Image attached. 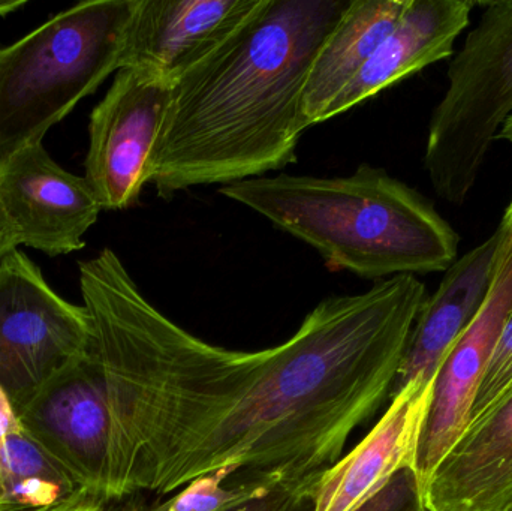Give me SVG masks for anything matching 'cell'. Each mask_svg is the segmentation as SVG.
I'll return each mask as SVG.
<instances>
[{
	"mask_svg": "<svg viewBox=\"0 0 512 511\" xmlns=\"http://www.w3.org/2000/svg\"><path fill=\"white\" fill-rule=\"evenodd\" d=\"M501 230L486 300L430 383L412 456V468L423 491L439 462L468 426L475 396L512 312V230L502 225Z\"/></svg>",
	"mask_w": 512,
	"mask_h": 511,
	"instance_id": "cell-7",
	"label": "cell"
},
{
	"mask_svg": "<svg viewBox=\"0 0 512 511\" xmlns=\"http://www.w3.org/2000/svg\"><path fill=\"white\" fill-rule=\"evenodd\" d=\"M140 0H89L0 47V165L62 122L123 66Z\"/></svg>",
	"mask_w": 512,
	"mask_h": 511,
	"instance_id": "cell-4",
	"label": "cell"
},
{
	"mask_svg": "<svg viewBox=\"0 0 512 511\" xmlns=\"http://www.w3.org/2000/svg\"><path fill=\"white\" fill-rule=\"evenodd\" d=\"M496 140H505L512 143V116L508 117L507 122L502 125L501 131L496 135Z\"/></svg>",
	"mask_w": 512,
	"mask_h": 511,
	"instance_id": "cell-24",
	"label": "cell"
},
{
	"mask_svg": "<svg viewBox=\"0 0 512 511\" xmlns=\"http://www.w3.org/2000/svg\"><path fill=\"white\" fill-rule=\"evenodd\" d=\"M0 207L20 245L50 257L83 249L102 210L87 180L60 167L42 144L0 165Z\"/></svg>",
	"mask_w": 512,
	"mask_h": 511,
	"instance_id": "cell-9",
	"label": "cell"
},
{
	"mask_svg": "<svg viewBox=\"0 0 512 511\" xmlns=\"http://www.w3.org/2000/svg\"><path fill=\"white\" fill-rule=\"evenodd\" d=\"M18 245H20V240L0 207V263L6 255L15 251Z\"/></svg>",
	"mask_w": 512,
	"mask_h": 511,
	"instance_id": "cell-22",
	"label": "cell"
},
{
	"mask_svg": "<svg viewBox=\"0 0 512 511\" xmlns=\"http://www.w3.org/2000/svg\"><path fill=\"white\" fill-rule=\"evenodd\" d=\"M0 477L12 511L51 506L78 491L65 470L29 434L0 389Z\"/></svg>",
	"mask_w": 512,
	"mask_h": 511,
	"instance_id": "cell-16",
	"label": "cell"
},
{
	"mask_svg": "<svg viewBox=\"0 0 512 511\" xmlns=\"http://www.w3.org/2000/svg\"><path fill=\"white\" fill-rule=\"evenodd\" d=\"M171 98L173 84L123 68L93 108L84 179L102 209H129L140 200Z\"/></svg>",
	"mask_w": 512,
	"mask_h": 511,
	"instance_id": "cell-8",
	"label": "cell"
},
{
	"mask_svg": "<svg viewBox=\"0 0 512 511\" xmlns=\"http://www.w3.org/2000/svg\"><path fill=\"white\" fill-rule=\"evenodd\" d=\"M429 387L414 381L391 399L370 434L316 482L312 511H354L400 468L412 465Z\"/></svg>",
	"mask_w": 512,
	"mask_h": 511,
	"instance_id": "cell-14",
	"label": "cell"
},
{
	"mask_svg": "<svg viewBox=\"0 0 512 511\" xmlns=\"http://www.w3.org/2000/svg\"><path fill=\"white\" fill-rule=\"evenodd\" d=\"M80 290L89 344L59 383L110 428L113 501L171 494L222 468L318 482L390 398L426 300L420 279L394 276L322 300L288 341L243 353L165 317L111 249L80 264Z\"/></svg>",
	"mask_w": 512,
	"mask_h": 511,
	"instance_id": "cell-1",
	"label": "cell"
},
{
	"mask_svg": "<svg viewBox=\"0 0 512 511\" xmlns=\"http://www.w3.org/2000/svg\"><path fill=\"white\" fill-rule=\"evenodd\" d=\"M354 511H426L423 489L412 465L400 468L378 492Z\"/></svg>",
	"mask_w": 512,
	"mask_h": 511,
	"instance_id": "cell-19",
	"label": "cell"
},
{
	"mask_svg": "<svg viewBox=\"0 0 512 511\" xmlns=\"http://www.w3.org/2000/svg\"><path fill=\"white\" fill-rule=\"evenodd\" d=\"M219 192L312 246L331 269L358 278L447 272L457 261L459 236L433 204L369 164L351 176L282 173Z\"/></svg>",
	"mask_w": 512,
	"mask_h": 511,
	"instance_id": "cell-3",
	"label": "cell"
},
{
	"mask_svg": "<svg viewBox=\"0 0 512 511\" xmlns=\"http://www.w3.org/2000/svg\"><path fill=\"white\" fill-rule=\"evenodd\" d=\"M0 511H12L11 507L8 506L6 501L5 488H3L2 477H0Z\"/></svg>",
	"mask_w": 512,
	"mask_h": 511,
	"instance_id": "cell-25",
	"label": "cell"
},
{
	"mask_svg": "<svg viewBox=\"0 0 512 511\" xmlns=\"http://www.w3.org/2000/svg\"><path fill=\"white\" fill-rule=\"evenodd\" d=\"M105 507H107V503L104 500L83 491V489H78L71 497L65 498L59 503L21 511H105Z\"/></svg>",
	"mask_w": 512,
	"mask_h": 511,
	"instance_id": "cell-21",
	"label": "cell"
},
{
	"mask_svg": "<svg viewBox=\"0 0 512 511\" xmlns=\"http://www.w3.org/2000/svg\"><path fill=\"white\" fill-rule=\"evenodd\" d=\"M502 227L511 228L512 230V201L508 206L507 212H505L504 219H502Z\"/></svg>",
	"mask_w": 512,
	"mask_h": 511,
	"instance_id": "cell-26",
	"label": "cell"
},
{
	"mask_svg": "<svg viewBox=\"0 0 512 511\" xmlns=\"http://www.w3.org/2000/svg\"><path fill=\"white\" fill-rule=\"evenodd\" d=\"M512 116V0L484 3L448 68V89L430 119L426 164L439 197L463 204L487 153Z\"/></svg>",
	"mask_w": 512,
	"mask_h": 511,
	"instance_id": "cell-5",
	"label": "cell"
},
{
	"mask_svg": "<svg viewBox=\"0 0 512 511\" xmlns=\"http://www.w3.org/2000/svg\"><path fill=\"white\" fill-rule=\"evenodd\" d=\"M408 3L409 0H352L310 66L303 90L307 128L324 122L330 105L393 32Z\"/></svg>",
	"mask_w": 512,
	"mask_h": 511,
	"instance_id": "cell-15",
	"label": "cell"
},
{
	"mask_svg": "<svg viewBox=\"0 0 512 511\" xmlns=\"http://www.w3.org/2000/svg\"><path fill=\"white\" fill-rule=\"evenodd\" d=\"M90 318L63 299L24 252L0 263V389L21 411L86 350Z\"/></svg>",
	"mask_w": 512,
	"mask_h": 511,
	"instance_id": "cell-6",
	"label": "cell"
},
{
	"mask_svg": "<svg viewBox=\"0 0 512 511\" xmlns=\"http://www.w3.org/2000/svg\"><path fill=\"white\" fill-rule=\"evenodd\" d=\"M26 5V0H0V17L17 12Z\"/></svg>",
	"mask_w": 512,
	"mask_h": 511,
	"instance_id": "cell-23",
	"label": "cell"
},
{
	"mask_svg": "<svg viewBox=\"0 0 512 511\" xmlns=\"http://www.w3.org/2000/svg\"><path fill=\"white\" fill-rule=\"evenodd\" d=\"M352 0H262L173 84L150 164L159 197L262 177L295 162L310 66Z\"/></svg>",
	"mask_w": 512,
	"mask_h": 511,
	"instance_id": "cell-2",
	"label": "cell"
},
{
	"mask_svg": "<svg viewBox=\"0 0 512 511\" xmlns=\"http://www.w3.org/2000/svg\"><path fill=\"white\" fill-rule=\"evenodd\" d=\"M315 485H276L254 500L227 511H312Z\"/></svg>",
	"mask_w": 512,
	"mask_h": 511,
	"instance_id": "cell-20",
	"label": "cell"
},
{
	"mask_svg": "<svg viewBox=\"0 0 512 511\" xmlns=\"http://www.w3.org/2000/svg\"><path fill=\"white\" fill-rule=\"evenodd\" d=\"M474 6L468 0H409L393 32L330 105L324 122L453 57L454 42L471 23Z\"/></svg>",
	"mask_w": 512,
	"mask_h": 511,
	"instance_id": "cell-13",
	"label": "cell"
},
{
	"mask_svg": "<svg viewBox=\"0 0 512 511\" xmlns=\"http://www.w3.org/2000/svg\"><path fill=\"white\" fill-rule=\"evenodd\" d=\"M502 511H512V500L507 504V506L504 507V510Z\"/></svg>",
	"mask_w": 512,
	"mask_h": 511,
	"instance_id": "cell-27",
	"label": "cell"
},
{
	"mask_svg": "<svg viewBox=\"0 0 512 511\" xmlns=\"http://www.w3.org/2000/svg\"><path fill=\"white\" fill-rule=\"evenodd\" d=\"M262 0H140L123 68L174 84L239 30Z\"/></svg>",
	"mask_w": 512,
	"mask_h": 511,
	"instance_id": "cell-10",
	"label": "cell"
},
{
	"mask_svg": "<svg viewBox=\"0 0 512 511\" xmlns=\"http://www.w3.org/2000/svg\"><path fill=\"white\" fill-rule=\"evenodd\" d=\"M283 485L261 477L240 476L234 468H222L198 477L182 488L179 494L162 503H137L131 497L107 503L108 511H227L254 500Z\"/></svg>",
	"mask_w": 512,
	"mask_h": 511,
	"instance_id": "cell-17",
	"label": "cell"
},
{
	"mask_svg": "<svg viewBox=\"0 0 512 511\" xmlns=\"http://www.w3.org/2000/svg\"><path fill=\"white\" fill-rule=\"evenodd\" d=\"M501 240L499 227L486 242L457 260L445 273L438 290L424 300L394 378L390 399L414 381L432 383L442 360L486 300Z\"/></svg>",
	"mask_w": 512,
	"mask_h": 511,
	"instance_id": "cell-12",
	"label": "cell"
},
{
	"mask_svg": "<svg viewBox=\"0 0 512 511\" xmlns=\"http://www.w3.org/2000/svg\"><path fill=\"white\" fill-rule=\"evenodd\" d=\"M512 500V387L466 426L423 491L426 511H502Z\"/></svg>",
	"mask_w": 512,
	"mask_h": 511,
	"instance_id": "cell-11",
	"label": "cell"
},
{
	"mask_svg": "<svg viewBox=\"0 0 512 511\" xmlns=\"http://www.w3.org/2000/svg\"><path fill=\"white\" fill-rule=\"evenodd\" d=\"M512 387V312L499 339L495 356L472 405L469 423L486 414ZM468 423V425H469Z\"/></svg>",
	"mask_w": 512,
	"mask_h": 511,
	"instance_id": "cell-18",
	"label": "cell"
}]
</instances>
